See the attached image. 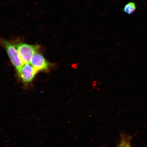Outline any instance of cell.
Listing matches in <instances>:
<instances>
[{"label": "cell", "instance_id": "cell-2", "mask_svg": "<svg viewBox=\"0 0 147 147\" xmlns=\"http://www.w3.org/2000/svg\"><path fill=\"white\" fill-rule=\"evenodd\" d=\"M24 63H30L32 57L39 50V46L20 43L16 45Z\"/></svg>", "mask_w": 147, "mask_h": 147}, {"label": "cell", "instance_id": "cell-4", "mask_svg": "<svg viewBox=\"0 0 147 147\" xmlns=\"http://www.w3.org/2000/svg\"><path fill=\"white\" fill-rule=\"evenodd\" d=\"M30 63L38 72L47 71L51 66L43 55L38 53L32 57Z\"/></svg>", "mask_w": 147, "mask_h": 147}, {"label": "cell", "instance_id": "cell-1", "mask_svg": "<svg viewBox=\"0 0 147 147\" xmlns=\"http://www.w3.org/2000/svg\"><path fill=\"white\" fill-rule=\"evenodd\" d=\"M1 44L6 51L12 65L18 71L24 63L20 57L16 46L5 40L1 41Z\"/></svg>", "mask_w": 147, "mask_h": 147}, {"label": "cell", "instance_id": "cell-6", "mask_svg": "<svg viewBox=\"0 0 147 147\" xmlns=\"http://www.w3.org/2000/svg\"><path fill=\"white\" fill-rule=\"evenodd\" d=\"M136 9V7L135 3L132 2H130L125 5L123 11L127 14H131L134 13Z\"/></svg>", "mask_w": 147, "mask_h": 147}, {"label": "cell", "instance_id": "cell-5", "mask_svg": "<svg viewBox=\"0 0 147 147\" xmlns=\"http://www.w3.org/2000/svg\"><path fill=\"white\" fill-rule=\"evenodd\" d=\"M121 140L118 146L130 147V142L132 139V136L129 135H126L123 132L120 134Z\"/></svg>", "mask_w": 147, "mask_h": 147}, {"label": "cell", "instance_id": "cell-3", "mask_svg": "<svg viewBox=\"0 0 147 147\" xmlns=\"http://www.w3.org/2000/svg\"><path fill=\"white\" fill-rule=\"evenodd\" d=\"M17 71L18 76L25 83L32 82L38 72L30 63H24Z\"/></svg>", "mask_w": 147, "mask_h": 147}]
</instances>
